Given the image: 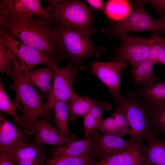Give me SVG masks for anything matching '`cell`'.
<instances>
[{
  "label": "cell",
  "instance_id": "obj_1",
  "mask_svg": "<svg viewBox=\"0 0 165 165\" xmlns=\"http://www.w3.org/2000/svg\"><path fill=\"white\" fill-rule=\"evenodd\" d=\"M0 24L12 37L49 56H64L56 40L53 20L34 18L22 8L18 0L0 1Z\"/></svg>",
  "mask_w": 165,
  "mask_h": 165
},
{
  "label": "cell",
  "instance_id": "obj_2",
  "mask_svg": "<svg viewBox=\"0 0 165 165\" xmlns=\"http://www.w3.org/2000/svg\"><path fill=\"white\" fill-rule=\"evenodd\" d=\"M46 11L56 24L77 31L91 38L97 31L93 26L94 10L79 0H48Z\"/></svg>",
  "mask_w": 165,
  "mask_h": 165
},
{
  "label": "cell",
  "instance_id": "obj_3",
  "mask_svg": "<svg viewBox=\"0 0 165 165\" xmlns=\"http://www.w3.org/2000/svg\"><path fill=\"white\" fill-rule=\"evenodd\" d=\"M12 62L13 68L9 75L13 82L10 88L15 92L13 101L16 109L30 118L47 119L49 116L42 94L27 79L13 55Z\"/></svg>",
  "mask_w": 165,
  "mask_h": 165
},
{
  "label": "cell",
  "instance_id": "obj_4",
  "mask_svg": "<svg viewBox=\"0 0 165 165\" xmlns=\"http://www.w3.org/2000/svg\"><path fill=\"white\" fill-rule=\"evenodd\" d=\"M55 38L62 55L73 61L79 69L84 67L82 63L90 57H100L106 50L102 46L94 45L91 38L75 30L56 24Z\"/></svg>",
  "mask_w": 165,
  "mask_h": 165
},
{
  "label": "cell",
  "instance_id": "obj_5",
  "mask_svg": "<svg viewBox=\"0 0 165 165\" xmlns=\"http://www.w3.org/2000/svg\"><path fill=\"white\" fill-rule=\"evenodd\" d=\"M115 101L122 108L127 118L130 140L141 148L144 145L147 134L152 128L149 116L150 103L140 96L136 90Z\"/></svg>",
  "mask_w": 165,
  "mask_h": 165
},
{
  "label": "cell",
  "instance_id": "obj_6",
  "mask_svg": "<svg viewBox=\"0 0 165 165\" xmlns=\"http://www.w3.org/2000/svg\"><path fill=\"white\" fill-rule=\"evenodd\" d=\"M0 37L11 51L21 69L25 72L41 64L49 66L52 63L58 64L65 57H51L44 53L16 40L0 27Z\"/></svg>",
  "mask_w": 165,
  "mask_h": 165
},
{
  "label": "cell",
  "instance_id": "obj_7",
  "mask_svg": "<svg viewBox=\"0 0 165 165\" xmlns=\"http://www.w3.org/2000/svg\"><path fill=\"white\" fill-rule=\"evenodd\" d=\"M132 11L125 19L113 24L109 29L108 33L111 37L118 36L131 32H136L151 31H162L160 19L151 17L147 12L141 0L135 2Z\"/></svg>",
  "mask_w": 165,
  "mask_h": 165
},
{
  "label": "cell",
  "instance_id": "obj_8",
  "mask_svg": "<svg viewBox=\"0 0 165 165\" xmlns=\"http://www.w3.org/2000/svg\"><path fill=\"white\" fill-rule=\"evenodd\" d=\"M117 37L120 40V45L115 49L113 55L107 58V61H124L132 66L149 59L151 37L133 36L128 34Z\"/></svg>",
  "mask_w": 165,
  "mask_h": 165
},
{
  "label": "cell",
  "instance_id": "obj_9",
  "mask_svg": "<svg viewBox=\"0 0 165 165\" xmlns=\"http://www.w3.org/2000/svg\"><path fill=\"white\" fill-rule=\"evenodd\" d=\"M53 71V85L48 100L53 107L56 101H68L75 95L73 85L79 69L71 61L64 68L58 67L57 63L49 66Z\"/></svg>",
  "mask_w": 165,
  "mask_h": 165
},
{
  "label": "cell",
  "instance_id": "obj_10",
  "mask_svg": "<svg viewBox=\"0 0 165 165\" xmlns=\"http://www.w3.org/2000/svg\"><path fill=\"white\" fill-rule=\"evenodd\" d=\"M127 65V61L121 60L106 62L95 60L90 64L92 73L108 88L115 101L122 97L120 91L121 72Z\"/></svg>",
  "mask_w": 165,
  "mask_h": 165
},
{
  "label": "cell",
  "instance_id": "obj_11",
  "mask_svg": "<svg viewBox=\"0 0 165 165\" xmlns=\"http://www.w3.org/2000/svg\"><path fill=\"white\" fill-rule=\"evenodd\" d=\"M22 117L32 128L35 135L34 141L37 143L58 147L78 140L75 135L70 136L64 135L46 118L35 119L23 115Z\"/></svg>",
  "mask_w": 165,
  "mask_h": 165
},
{
  "label": "cell",
  "instance_id": "obj_12",
  "mask_svg": "<svg viewBox=\"0 0 165 165\" xmlns=\"http://www.w3.org/2000/svg\"><path fill=\"white\" fill-rule=\"evenodd\" d=\"M91 136L94 138L95 142L93 157L99 161L125 151L136 144L130 140L126 141L122 137L101 134L97 131H94Z\"/></svg>",
  "mask_w": 165,
  "mask_h": 165
},
{
  "label": "cell",
  "instance_id": "obj_13",
  "mask_svg": "<svg viewBox=\"0 0 165 165\" xmlns=\"http://www.w3.org/2000/svg\"><path fill=\"white\" fill-rule=\"evenodd\" d=\"M45 146L43 144L29 142L7 153L16 165H45Z\"/></svg>",
  "mask_w": 165,
  "mask_h": 165
},
{
  "label": "cell",
  "instance_id": "obj_14",
  "mask_svg": "<svg viewBox=\"0 0 165 165\" xmlns=\"http://www.w3.org/2000/svg\"><path fill=\"white\" fill-rule=\"evenodd\" d=\"M29 134L0 114V151L9 152L23 143L29 142Z\"/></svg>",
  "mask_w": 165,
  "mask_h": 165
},
{
  "label": "cell",
  "instance_id": "obj_15",
  "mask_svg": "<svg viewBox=\"0 0 165 165\" xmlns=\"http://www.w3.org/2000/svg\"><path fill=\"white\" fill-rule=\"evenodd\" d=\"M95 148V140L91 136L54 147L52 151L51 156L79 157L88 155L93 156Z\"/></svg>",
  "mask_w": 165,
  "mask_h": 165
},
{
  "label": "cell",
  "instance_id": "obj_16",
  "mask_svg": "<svg viewBox=\"0 0 165 165\" xmlns=\"http://www.w3.org/2000/svg\"><path fill=\"white\" fill-rule=\"evenodd\" d=\"M90 165H150L141 148L136 144L128 150L97 161Z\"/></svg>",
  "mask_w": 165,
  "mask_h": 165
},
{
  "label": "cell",
  "instance_id": "obj_17",
  "mask_svg": "<svg viewBox=\"0 0 165 165\" xmlns=\"http://www.w3.org/2000/svg\"><path fill=\"white\" fill-rule=\"evenodd\" d=\"M145 140L147 144L141 149L150 165H165V140L159 139L151 131L147 134Z\"/></svg>",
  "mask_w": 165,
  "mask_h": 165
},
{
  "label": "cell",
  "instance_id": "obj_18",
  "mask_svg": "<svg viewBox=\"0 0 165 165\" xmlns=\"http://www.w3.org/2000/svg\"><path fill=\"white\" fill-rule=\"evenodd\" d=\"M155 64L153 61L148 59L132 66L131 72L134 85L146 87L160 80L154 73Z\"/></svg>",
  "mask_w": 165,
  "mask_h": 165
},
{
  "label": "cell",
  "instance_id": "obj_19",
  "mask_svg": "<svg viewBox=\"0 0 165 165\" xmlns=\"http://www.w3.org/2000/svg\"><path fill=\"white\" fill-rule=\"evenodd\" d=\"M28 81L38 88L46 97L50 96L52 90L51 82L53 77V71L49 67L37 68L24 72Z\"/></svg>",
  "mask_w": 165,
  "mask_h": 165
},
{
  "label": "cell",
  "instance_id": "obj_20",
  "mask_svg": "<svg viewBox=\"0 0 165 165\" xmlns=\"http://www.w3.org/2000/svg\"><path fill=\"white\" fill-rule=\"evenodd\" d=\"M0 110L11 116L16 125L25 133L29 135L34 134L32 127L24 120L22 117L18 115L14 101L6 91L1 78L0 80Z\"/></svg>",
  "mask_w": 165,
  "mask_h": 165
},
{
  "label": "cell",
  "instance_id": "obj_21",
  "mask_svg": "<svg viewBox=\"0 0 165 165\" xmlns=\"http://www.w3.org/2000/svg\"><path fill=\"white\" fill-rule=\"evenodd\" d=\"M94 99L88 95L79 96L77 94L67 101L69 120L74 121L79 116L83 117L88 114L92 108Z\"/></svg>",
  "mask_w": 165,
  "mask_h": 165
},
{
  "label": "cell",
  "instance_id": "obj_22",
  "mask_svg": "<svg viewBox=\"0 0 165 165\" xmlns=\"http://www.w3.org/2000/svg\"><path fill=\"white\" fill-rule=\"evenodd\" d=\"M132 7L130 2L127 0H109L105 4L104 13L111 21L118 22L129 16Z\"/></svg>",
  "mask_w": 165,
  "mask_h": 165
},
{
  "label": "cell",
  "instance_id": "obj_23",
  "mask_svg": "<svg viewBox=\"0 0 165 165\" xmlns=\"http://www.w3.org/2000/svg\"><path fill=\"white\" fill-rule=\"evenodd\" d=\"M136 91L152 104H165V80L157 81Z\"/></svg>",
  "mask_w": 165,
  "mask_h": 165
},
{
  "label": "cell",
  "instance_id": "obj_24",
  "mask_svg": "<svg viewBox=\"0 0 165 165\" xmlns=\"http://www.w3.org/2000/svg\"><path fill=\"white\" fill-rule=\"evenodd\" d=\"M53 109L55 113L54 121L56 127L65 136H71L72 134L69 133L68 130L67 102L56 101Z\"/></svg>",
  "mask_w": 165,
  "mask_h": 165
},
{
  "label": "cell",
  "instance_id": "obj_25",
  "mask_svg": "<svg viewBox=\"0 0 165 165\" xmlns=\"http://www.w3.org/2000/svg\"><path fill=\"white\" fill-rule=\"evenodd\" d=\"M150 104L149 116L152 129L158 134L165 136V104Z\"/></svg>",
  "mask_w": 165,
  "mask_h": 165
},
{
  "label": "cell",
  "instance_id": "obj_26",
  "mask_svg": "<svg viewBox=\"0 0 165 165\" xmlns=\"http://www.w3.org/2000/svg\"><path fill=\"white\" fill-rule=\"evenodd\" d=\"M94 159L91 155L79 157L51 156L45 165H90Z\"/></svg>",
  "mask_w": 165,
  "mask_h": 165
},
{
  "label": "cell",
  "instance_id": "obj_27",
  "mask_svg": "<svg viewBox=\"0 0 165 165\" xmlns=\"http://www.w3.org/2000/svg\"><path fill=\"white\" fill-rule=\"evenodd\" d=\"M22 8L33 16L43 19H52L51 14L42 7L41 0H19Z\"/></svg>",
  "mask_w": 165,
  "mask_h": 165
},
{
  "label": "cell",
  "instance_id": "obj_28",
  "mask_svg": "<svg viewBox=\"0 0 165 165\" xmlns=\"http://www.w3.org/2000/svg\"><path fill=\"white\" fill-rule=\"evenodd\" d=\"M13 54L0 37V72L9 75L13 68Z\"/></svg>",
  "mask_w": 165,
  "mask_h": 165
},
{
  "label": "cell",
  "instance_id": "obj_29",
  "mask_svg": "<svg viewBox=\"0 0 165 165\" xmlns=\"http://www.w3.org/2000/svg\"><path fill=\"white\" fill-rule=\"evenodd\" d=\"M97 130L101 131L104 134L123 137L120 129L112 115L107 119H103Z\"/></svg>",
  "mask_w": 165,
  "mask_h": 165
},
{
  "label": "cell",
  "instance_id": "obj_30",
  "mask_svg": "<svg viewBox=\"0 0 165 165\" xmlns=\"http://www.w3.org/2000/svg\"><path fill=\"white\" fill-rule=\"evenodd\" d=\"M112 115L120 129L122 136L129 135L130 127L127 118L124 111L118 104L116 103Z\"/></svg>",
  "mask_w": 165,
  "mask_h": 165
},
{
  "label": "cell",
  "instance_id": "obj_31",
  "mask_svg": "<svg viewBox=\"0 0 165 165\" xmlns=\"http://www.w3.org/2000/svg\"><path fill=\"white\" fill-rule=\"evenodd\" d=\"M152 43L149 50V59L157 63L158 58L165 45V37L156 34L151 37Z\"/></svg>",
  "mask_w": 165,
  "mask_h": 165
},
{
  "label": "cell",
  "instance_id": "obj_32",
  "mask_svg": "<svg viewBox=\"0 0 165 165\" xmlns=\"http://www.w3.org/2000/svg\"><path fill=\"white\" fill-rule=\"evenodd\" d=\"M112 108V105L108 102L94 99L93 104L89 113L101 122L103 119V113L105 111H111Z\"/></svg>",
  "mask_w": 165,
  "mask_h": 165
},
{
  "label": "cell",
  "instance_id": "obj_33",
  "mask_svg": "<svg viewBox=\"0 0 165 165\" xmlns=\"http://www.w3.org/2000/svg\"><path fill=\"white\" fill-rule=\"evenodd\" d=\"M83 131L85 138L91 136L92 134L97 130L101 122L93 117L89 113L83 117Z\"/></svg>",
  "mask_w": 165,
  "mask_h": 165
},
{
  "label": "cell",
  "instance_id": "obj_34",
  "mask_svg": "<svg viewBox=\"0 0 165 165\" xmlns=\"http://www.w3.org/2000/svg\"><path fill=\"white\" fill-rule=\"evenodd\" d=\"M143 3H148L153 6L155 9L160 14L165 13V0H143Z\"/></svg>",
  "mask_w": 165,
  "mask_h": 165
},
{
  "label": "cell",
  "instance_id": "obj_35",
  "mask_svg": "<svg viewBox=\"0 0 165 165\" xmlns=\"http://www.w3.org/2000/svg\"><path fill=\"white\" fill-rule=\"evenodd\" d=\"M85 2L89 4L93 9L101 10L104 13L105 10V4L101 0H86Z\"/></svg>",
  "mask_w": 165,
  "mask_h": 165
},
{
  "label": "cell",
  "instance_id": "obj_36",
  "mask_svg": "<svg viewBox=\"0 0 165 165\" xmlns=\"http://www.w3.org/2000/svg\"><path fill=\"white\" fill-rule=\"evenodd\" d=\"M0 165H16L6 152L0 151Z\"/></svg>",
  "mask_w": 165,
  "mask_h": 165
},
{
  "label": "cell",
  "instance_id": "obj_37",
  "mask_svg": "<svg viewBox=\"0 0 165 165\" xmlns=\"http://www.w3.org/2000/svg\"><path fill=\"white\" fill-rule=\"evenodd\" d=\"M157 63L160 64L165 66V45L158 58Z\"/></svg>",
  "mask_w": 165,
  "mask_h": 165
},
{
  "label": "cell",
  "instance_id": "obj_38",
  "mask_svg": "<svg viewBox=\"0 0 165 165\" xmlns=\"http://www.w3.org/2000/svg\"><path fill=\"white\" fill-rule=\"evenodd\" d=\"M160 15L161 17L160 19L161 20L163 27V30L162 32L165 33V14H160Z\"/></svg>",
  "mask_w": 165,
  "mask_h": 165
},
{
  "label": "cell",
  "instance_id": "obj_39",
  "mask_svg": "<svg viewBox=\"0 0 165 165\" xmlns=\"http://www.w3.org/2000/svg\"><path fill=\"white\" fill-rule=\"evenodd\" d=\"M153 165V164H152V165Z\"/></svg>",
  "mask_w": 165,
  "mask_h": 165
}]
</instances>
